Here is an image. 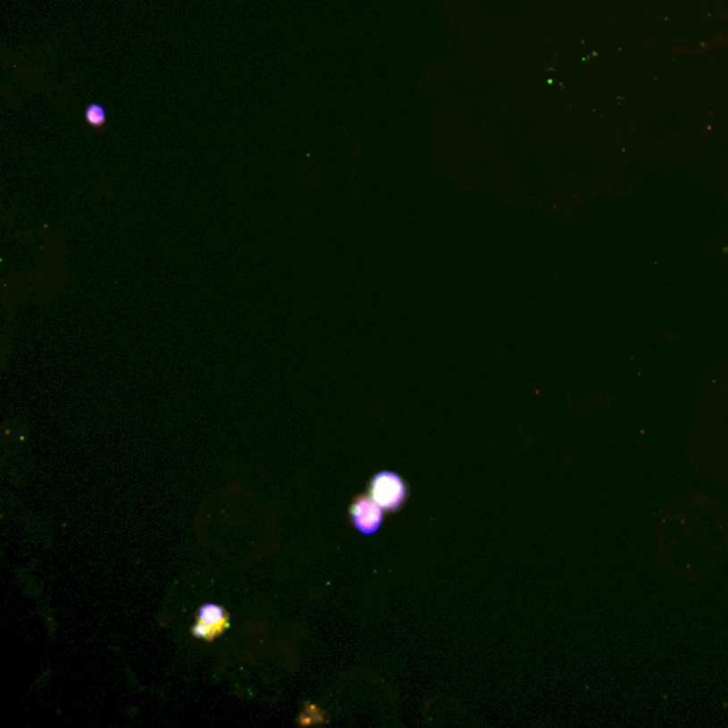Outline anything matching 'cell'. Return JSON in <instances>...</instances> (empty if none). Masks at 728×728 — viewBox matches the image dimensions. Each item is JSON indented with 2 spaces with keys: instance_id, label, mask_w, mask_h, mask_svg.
<instances>
[{
  "instance_id": "1",
  "label": "cell",
  "mask_w": 728,
  "mask_h": 728,
  "mask_svg": "<svg viewBox=\"0 0 728 728\" xmlns=\"http://www.w3.org/2000/svg\"><path fill=\"white\" fill-rule=\"evenodd\" d=\"M369 495L377 506L387 511H396L405 502L407 490L400 475L391 471H381L370 482Z\"/></svg>"
},
{
  "instance_id": "2",
  "label": "cell",
  "mask_w": 728,
  "mask_h": 728,
  "mask_svg": "<svg viewBox=\"0 0 728 728\" xmlns=\"http://www.w3.org/2000/svg\"><path fill=\"white\" fill-rule=\"evenodd\" d=\"M230 615L218 603H205L198 609V617L191 627L192 636L199 640L213 641L230 629Z\"/></svg>"
},
{
  "instance_id": "3",
  "label": "cell",
  "mask_w": 728,
  "mask_h": 728,
  "mask_svg": "<svg viewBox=\"0 0 728 728\" xmlns=\"http://www.w3.org/2000/svg\"><path fill=\"white\" fill-rule=\"evenodd\" d=\"M353 525L364 535H373L381 530L383 523V508L377 506L370 497H359L350 508Z\"/></svg>"
},
{
  "instance_id": "4",
  "label": "cell",
  "mask_w": 728,
  "mask_h": 728,
  "mask_svg": "<svg viewBox=\"0 0 728 728\" xmlns=\"http://www.w3.org/2000/svg\"><path fill=\"white\" fill-rule=\"evenodd\" d=\"M86 120L90 122L91 126H103L105 121V108L98 105H88V110H86Z\"/></svg>"
}]
</instances>
